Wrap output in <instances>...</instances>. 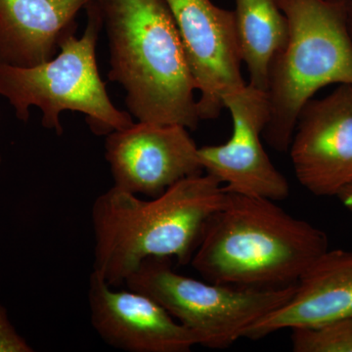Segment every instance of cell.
Segmentation results:
<instances>
[{"label":"cell","mask_w":352,"mask_h":352,"mask_svg":"<svg viewBox=\"0 0 352 352\" xmlns=\"http://www.w3.org/2000/svg\"><path fill=\"white\" fill-rule=\"evenodd\" d=\"M226 193L222 183L207 173L184 178L150 200L113 186L91 208L94 272L115 288L126 284L147 258L191 263Z\"/></svg>","instance_id":"1"},{"label":"cell","mask_w":352,"mask_h":352,"mask_svg":"<svg viewBox=\"0 0 352 352\" xmlns=\"http://www.w3.org/2000/svg\"><path fill=\"white\" fill-rule=\"evenodd\" d=\"M226 190L191 261L206 281L287 288L328 251V237L321 229L296 219L275 201Z\"/></svg>","instance_id":"2"},{"label":"cell","mask_w":352,"mask_h":352,"mask_svg":"<svg viewBox=\"0 0 352 352\" xmlns=\"http://www.w3.org/2000/svg\"><path fill=\"white\" fill-rule=\"evenodd\" d=\"M107 34L108 78L126 91L141 122L200 124L195 80L173 16L164 0H97Z\"/></svg>","instance_id":"3"},{"label":"cell","mask_w":352,"mask_h":352,"mask_svg":"<svg viewBox=\"0 0 352 352\" xmlns=\"http://www.w3.org/2000/svg\"><path fill=\"white\" fill-rule=\"evenodd\" d=\"M286 16V46L271 65L270 118L263 138L278 152L289 151L303 107L322 88L352 85L349 0H277Z\"/></svg>","instance_id":"4"},{"label":"cell","mask_w":352,"mask_h":352,"mask_svg":"<svg viewBox=\"0 0 352 352\" xmlns=\"http://www.w3.org/2000/svg\"><path fill=\"white\" fill-rule=\"evenodd\" d=\"M87 24L80 38L71 34L60 52L45 63L15 67L0 62V96L9 101L16 117L30 119V109L43 113V127L63 134L60 116L65 111L82 113L91 131L106 135L134 124L131 113L113 105L99 75L96 45L103 28L97 0L85 7Z\"/></svg>","instance_id":"5"},{"label":"cell","mask_w":352,"mask_h":352,"mask_svg":"<svg viewBox=\"0 0 352 352\" xmlns=\"http://www.w3.org/2000/svg\"><path fill=\"white\" fill-rule=\"evenodd\" d=\"M127 289L159 302L195 336L199 346L226 349L245 338L248 329L285 305L295 286L250 289L203 282L178 274L170 259L147 258L126 280Z\"/></svg>","instance_id":"6"},{"label":"cell","mask_w":352,"mask_h":352,"mask_svg":"<svg viewBox=\"0 0 352 352\" xmlns=\"http://www.w3.org/2000/svg\"><path fill=\"white\" fill-rule=\"evenodd\" d=\"M173 16L197 90L201 120H215L227 94L245 87L233 10L212 0H164Z\"/></svg>","instance_id":"7"},{"label":"cell","mask_w":352,"mask_h":352,"mask_svg":"<svg viewBox=\"0 0 352 352\" xmlns=\"http://www.w3.org/2000/svg\"><path fill=\"white\" fill-rule=\"evenodd\" d=\"M223 104L232 119V135L224 144L199 148L203 170L229 191L273 201L288 198L289 183L271 162L261 141L270 118L266 92L247 85L227 94Z\"/></svg>","instance_id":"8"},{"label":"cell","mask_w":352,"mask_h":352,"mask_svg":"<svg viewBox=\"0 0 352 352\" xmlns=\"http://www.w3.org/2000/svg\"><path fill=\"white\" fill-rule=\"evenodd\" d=\"M198 149L186 127L139 122L108 134L105 157L113 187L156 198L180 180L203 173Z\"/></svg>","instance_id":"9"},{"label":"cell","mask_w":352,"mask_h":352,"mask_svg":"<svg viewBox=\"0 0 352 352\" xmlns=\"http://www.w3.org/2000/svg\"><path fill=\"white\" fill-rule=\"evenodd\" d=\"M289 151L296 179L314 195L336 196L352 182V85L308 102Z\"/></svg>","instance_id":"10"},{"label":"cell","mask_w":352,"mask_h":352,"mask_svg":"<svg viewBox=\"0 0 352 352\" xmlns=\"http://www.w3.org/2000/svg\"><path fill=\"white\" fill-rule=\"evenodd\" d=\"M92 327L109 346L129 352H189L195 336L141 292L118 291L92 271L88 288Z\"/></svg>","instance_id":"11"},{"label":"cell","mask_w":352,"mask_h":352,"mask_svg":"<svg viewBox=\"0 0 352 352\" xmlns=\"http://www.w3.org/2000/svg\"><path fill=\"white\" fill-rule=\"evenodd\" d=\"M352 316V252L328 251L296 285L288 302L248 329L247 339H263L284 329L312 327Z\"/></svg>","instance_id":"12"},{"label":"cell","mask_w":352,"mask_h":352,"mask_svg":"<svg viewBox=\"0 0 352 352\" xmlns=\"http://www.w3.org/2000/svg\"><path fill=\"white\" fill-rule=\"evenodd\" d=\"M92 0H0V62L34 67L56 56Z\"/></svg>","instance_id":"13"},{"label":"cell","mask_w":352,"mask_h":352,"mask_svg":"<svg viewBox=\"0 0 352 352\" xmlns=\"http://www.w3.org/2000/svg\"><path fill=\"white\" fill-rule=\"evenodd\" d=\"M236 41L250 87L267 92L271 65L288 41L289 25L277 0H234Z\"/></svg>","instance_id":"14"},{"label":"cell","mask_w":352,"mask_h":352,"mask_svg":"<svg viewBox=\"0 0 352 352\" xmlns=\"http://www.w3.org/2000/svg\"><path fill=\"white\" fill-rule=\"evenodd\" d=\"M291 340L295 352H352V316L292 329Z\"/></svg>","instance_id":"15"},{"label":"cell","mask_w":352,"mask_h":352,"mask_svg":"<svg viewBox=\"0 0 352 352\" xmlns=\"http://www.w3.org/2000/svg\"><path fill=\"white\" fill-rule=\"evenodd\" d=\"M34 349L14 327L6 308L0 305V352H32Z\"/></svg>","instance_id":"16"},{"label":"cell","mask_w":352,"mask_h":352,"mask_svg":"<svg viewBox=\"0 0 352 352\" xmlns=\"http://www.w3.org/2000/svg\"><path fill=\"white\" fill-rule=\"evenodd\" d=\"M336 196L352 214V182L346 185L344 188L340 189Z\"/></svg>","instance_id":"17"},{"label":"cell","mask_w":352,"mask_h":352,"mask_svg":"<svg viewBox=\"0 0 352 352\" xmlns=\"http://www.w3.org/2000/svg\"><path fill=\"white\" fill-rule=\"evenodd\" d=\"M347 23H349V32L352 38V0H349V13H347Z\"/></svg>","instance_id":"18"},{"label":"cell","mask_w":352,"mask_h":352,"mask_svg":"<svg viewBox=\"0 0 352 352\" xmlns=\"http://www.w3.org/2000/svg\"><path fill=\"white\" fill-rule=\"evenodd\" d=\"M0 164H1V156H0Z\"/></svg>","instance_id":"19"}]
</instances>
